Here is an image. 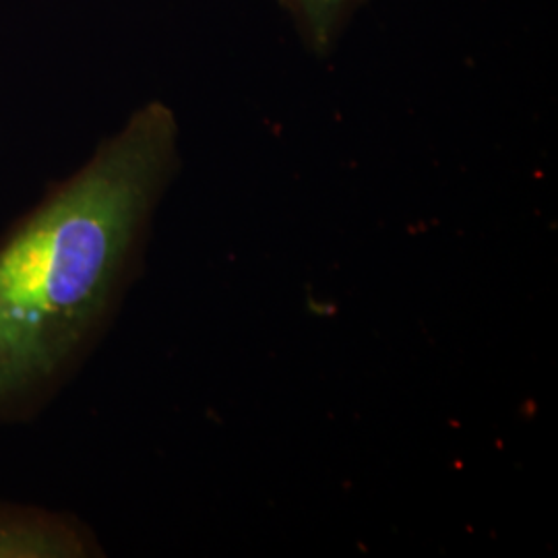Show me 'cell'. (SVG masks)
I'll use <instances>...</instances> for the list:
<instances>
[{"instance_id": "obj_3", "label": "cell", "mask_w": 558, "mask_h": 558, "mask_svg": "<svg viewBox=\"0 0 558 558\" xmlns=\"http://www.w3.org/2000/svg\"><path fill=\"white\" fill-rule=\"evenodd\" d=\"M296 21L302 38L317 52H327L345 20L364 0H279Z\"/></svg>"}, {"instance_id": "obj_1", "label": "cell", "mask_w": 558, "mask_h": 558, "mask_svg": "<svg viewBox=\"0 0 558 558\" xmlns=\"http://www.w3.org/2000/svg\"><path fill=\"white\" fill-rule=\"evenodd\" d=\"M180 126L137 108L0 239V428L41 418L94 356L140 278L180 168Z\"/></svg>"}, {"instance_id": "obj_2", "label": "cell", "mask_w": 558, "mask_h": 558, "mask_svg": "<svg viewBox=\"0 0 558 558\" xmlns=\"http://www.w3.org/2000/svg\"><path fill=\"white\" fill-rule=\"evenodd\" d=\"M104 546L85 519L38 502L0 499V558H100Z\"/></svg>"}]
</instances>
